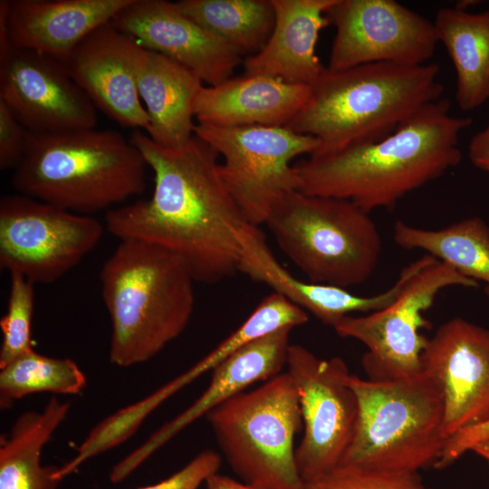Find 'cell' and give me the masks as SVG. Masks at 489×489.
I'll list each match as a JSON object with an SVG mask.
<instances>
[{
  "label": "cell",
  "instance_id": "6da1fadb",
  "mask_svg": "<svg viewBox=\"0 0 489 489\" xmlns=\"http://www.w3.org/2000/svg\"><path fill=\"white\" fill-rule=\"evenodd\" d=\"M129 140L154 173V190L149 199L108 210L105 229L169 250L195 282L212 284L238 272L250 223L221 177L218 153L195 134L173 149L140 129Z\"/></svg>",
  "mask_w": 489,
  "mask_h": 489
},
{
  "label": "cell",
  "instance_id": "7a4b0ae2",
  "mask_svg": "<svg viewBox=\"0 0 489 489\" xmlns=\"http://www.w3.org/2000/svg\"><path fill=\"white\" fill-rule=\"evenodd\" d=\"M450 108L442 97L379 141L299 161L298 190L346 199L369 213L393 207L461 162L460 134L473 120L451 115Z\"/></svg>",
  "mask_w": 489,
  "mask_h": 489
},
{
  "label": "cell",
  "instance_id": "3957f363",
  "mask_svg": "<svg viewBox=\"0 0 489 489\" xmlns=\"http://www.w3.org/2000/svg\"><path fill=\"white\" fill-rule=\"evenodd\" d=\"M440 68L375 62L323 71L309 98L285 126L314 137L320 147L310 157L381 140L426 104L443 97Z\"/></svg>",
  "mask_w": 489,
  "mask_h": 489
},
{
  "label": "cell",
  "instance_id": "277c9868",
  "mask_svg": "<svg viewBox=\"0 0 489 489\" xmlns=\"http://www.w3.org/2000/svg\"><path fill=\"white\" fill-rule=\"evenodd\" d=\"M100 279L111 322L109 355L117 366L150 360L189 322L195 280L182 259L162 246L120 240Z\"/></svg>",
  "mask_w": 489,
  "mask_h": 489
},
{
  "label": "cell",
  "instance_id": "5b68a950",
  "mask_svg": "<svg viewBox=\"0 0 489 489\" xmlns=\"http://www.w3.org/2000/svg\"><path fill=\"white\" fill-rule=\"evenodd\" d=\"M147 167L139 150L118 131H29L13 186L19 194L91 216L141 195Z\"/></svg>",
  "mask_w": 489,
  "mask_h": 489
},
{
  "label": "cell",
  "instance_id": "8992f818",
  "mask_svg": "<svg viewBox=\"0 0 489 489\" xmlns=\"http://www.w3.org/2000/svg\"><path fill=\"white\" fill-rule=\"evenodd\" d=\"M348 384L358 416L340 465L400 473L435 466L447 438L443 396L428 375L370 380L350 374Z\"/></svg>",
  "mask_w": 489,
  "mask_h": 489
},
{
  "label": "cell",
  "instance_id": "52a82bcc",
  "mask_svg": "<svg viewBox=\"0 0 489 489\" xmlns=\"http://www.w3.org/2000/svg\"><path fill=\"white\" fill-rule=\"evenodd\" d=\"M264 224L312 283L360 284L380 259L382 241L370 213L346 199L294 190L273 206Z\"/></svg>",
  "mask_w": 489,
  "mask_h": 489
},
{
  "label": "cell",
  "instance_id": "ba28073f",
  "mask_svg": "<svg viewBox=\"0 0 489 489\" xmlns=\"http://www.w3.org/2000/svg\"><path fill=\"white\" fill-rule=\"evenodd\" d=\"M206 418L228 465L244 482L261 489H302L294 448L302 417L287 371L234 396Z\"/></svg>",
  "mask_w": 489,
  "mask_h": 489
},
{
  "label": "cell",
  "instance_id": "9c48e42d",
  "mask_svg": "<svg viewBox=\"0 0 489 489\" xmlns=\"http://www.w3.org/2000/svg\"><path fill=\"white\" fill-rule=\"evenodd\" d=\"M194 134L223 157L219 171L247 221L259 226L287 193L298 190L292 161L312 156L320 143L314 137L287 127H219L196 124Z\"/></svg>",
  "mask_w": 489,
  "mask_h": 489
},
{
  "label": "cell",
  "instance_id": "30bf717a",
  "mask_svg": "<svg viewBox=\"0 0 489 489\" xmlns=\"http://www.w3.org/2000/svg\"><path fill=\"white\" fill-rule=\"evenodd\" d=\"M479 285L435 258L410 280L391 304L362 316L349 315L333 329L339 336L366 346L361 364L369 379L410 378L423 371L422 354L429 338L421 330L430 326L424 313L438 293L451 286Z\"/></svg>",
  "mask_w": 489,
  "mask_h": 489
},
{
  "label": "cell",
  "instance_id": "8fae6325",
  "mask_svg": "<svg viewBox=\"0 0 489 489\" xmlns=\"http://www.w3.org/2000/svg\"><path fill=\"white\" fill-rule=\"evenodd\" d=\"M95 217L22 195L0 201V266L35 283H52L78 265L100 243Z\"/></svg>",
  "mask_w": 489,
  "mask_h": 489
},
{
  "label": "cell",
  "instance_id": "7c38bea8",
  "mask_svg": "<svg viewBox=\"0 0 489 489\" xmlns=\"http://www.w3.org/2000/svg\"><path fill=\"white\" fill-rule=\"evenodd\" d=\"M286 367L299 394L303 436L295 461L305 482L340 465L354 432L358 400L340 357L321 359L302 345L291 344Z\"/></svg>",
  "mask_w": 489,
  "mask_h": 489
},
{
  "label": "cell",
  "instance_id": "4fadbf2b",
  "mask_svg": "<svg viewBox=\"0 0 489 489\" xmlns=\"http://www.w3.org/2000/svg\"><path fill=\"white\" fill-rule=\"evenodd\" d=\"M325 14L335 28L330 71L426 64L439 43L433 22L394 0H335Z\"/></svg>",
  "mask_w": 489,
  "mask_h": 489
},
{
  "label": "cell",
  "instance_id": "5bb4252c",
  "mask_svg": "<svg viewBox=\"0 0 489 489\" xmlns=\"http://www.w3.org/2000/svg\"><path fill=\"white\" fill-rule=\"evenodd\" d=\"M422 364L442 393L447 439L489 420V330L450 319L428 339Z\"/></svg>",
  "mask_w": 489,
  "mask_h": 489
},
{
  "label": "cell",
  "instance_id": "9a60e30c",
  "mask_svg": "<svg viewBox=\"0 0 489 489\" xmlns=\"http://www.w3.org/2000/svg\"><path fill=\"white\" fill-rule=\"evenodd\" d=\"M0 99L32 132L93 129L97 109L64 65L42 53L12 48L0 62Z\"/></svg>",
  "mask_w": 489,
  "mask_h": 489
},
{
  "label": "cell",
  "instance_id": "2e32d148",
  "mask_svg": "<svg viewBox=\"0 0 489 489\" xmlns=\"http://www.w3.org/2000/svg\"><path fill=\"white\" fill-rule=\"evenodd\" d=\"M145 49L106 23L86 36L62 63L95 108L118 124L149 129L138 91V72Z\"/></svg>",
  "mask_w": 489,
  "mask_h": 489
},
{
  "label": "cell",
  "instance_id": "e0dca14e",
  "mask_svg": "<svg viewBox=\"0 0 489 489\" xmlns=\"http://www.w3.org/2000/svg\"><path fill=\"white\" fill-rule=\"evenodd\" d=\"M148 51L164 54L213 86L233 76L242 57L184 14L175 2L131 0L110 21Z\"/></svg>",
  "mask_w": 489,
  "mask_h": 489
},
{
  "label": "cell",
  "instance_id": "ac0fdd59",
  "mask_svg": "<svg viewBox=\"0 0 489 489\" xmlns=\"http://www.w3.org/2000/svg\"><path fill=\"white\" fill-rule=\"evenodd\" d=\"M292 328H283L242 347L212 370L206 390L191 406L164 424L140 446L118 462L110 473L117 484L126 479L154 452L201 417L255 382L266 381L286 366Z\"/></svg>",
  "mask_w": 489,
  "mask_h": 489
},
{
  "label": "cell",
  "instance_id": "d6986e66",
  "mask_svg": "<svg viewBox=\"0 0 489 489\" xmlns=\"http://www.w3.org/2000/svg\"><path fill=\"white\" fill-rule=\"evenodd\" d=\"M242 244L238 272L268 285L273 292L331 327L351 313H370L386 308L400 295L419 270L417 264L410 263L402 269L391 287L379 294L361 296L345 288L296 278L277 261L257 225L250 224L247 226Z\"/></svg>",
  "mask_w": 489,
  "mask_h": 489
},
{
  "label": "cell",
  "instance_id": "ffe728a7",
  "mask_svg": "<svg viewBox=\"0 0 489 489\" xmlns=\"http://www.w3.org/2000/svg\"><path fill=\"white\" fill-rule=\"evenodd\" d=\"M131 0H9L13 48L63 63L92 31L110 22Z\"/></svg>",
  "mask_w": 489,
  "mask_h": 489
},
{
  "label": "cell",
  "instance_id": "44dd1931",
  "mask_svg": "<svg viewBox=\"0 0 489 489\" xmlns=\"http://www.w3.org/2000/svg\"><path fill=\"white\" fill-rule=\"evenodd\" d=\"M311 86L244 74L203 86L194 104L198 124L285 127L302 109Z\"/></svg>",
  "mask_w": 489,
  "mask_h": 489
},
{
  "label": "cell",
  "instance_id": "7402d4cb",
  "mask_svg": "<svg viewBox=\"0 0 489 489\" xmlns=\"http://www.w3.org/2000/svg\"><path fill=\"white\" fill-rule=\"evenodd\" d=\"M274 25L257 53L243 61L244 74L264 75L311 86L324 67L316 53L321 31L330 25L327 10L335 0H271Z\"/></svg>",
  "mask_w": 489,
  "mask_h": 489
},
{
  "label": "cell",
  "instance_id": "603a6c76",
  "mask_svg": "<svg viewBox=\"0 0 489 489\" xmlns=\"http://www.w3.org/2000/svg\"><path fill=\"white\" fill-rule=\"evenodd\" d=\"M191 70L145 49L138 72V91L149 118L146 133L157 144L177 148L194 136V104L204 86Z\"/></svg>",
  "mask_w": 489,
  "mask_h": 489
},
{
  "label": "cell",
  "instance_id": "cb8c5ba5",
  "mask_svg": "<svg viewBox=\"0 0 489 489\" xmlns=\"http://www.w3.org/2000/svg\"><path fill=\"white\" fill-rule=\"evenodd\" d=\"M433 23L455 71L458 107L467 111L482 106L489 100V10L443 7Z\"/></svg>",
  "mask_w": 489,
  "mask_h": 489
},
{
  "label": "cell",
  "instance_id": "d4e9b609",
  "mask_svg": "<svg viewBox=\"0 0 489 489\" xmlns=\"http://www.w3.org/2000/svg\"><path fill=\"white\" fill-rule=\"evenodd\" d=\"M70 402L49 399L41 412L21 414L8 436H1L0 489H56V466H43V446L66 418Z\"/></svg>",
  "mask_w": 489,
  "mask_h": 489
},
{
  "label": "cell",
  "instance_id": "484cf974",
  "mask_svg": "<svg viewBox=\"0 0 489 489\" xmlns=\"http://www.w3.org/2000/svg\"><path fill=\"white\" fill-rule=\"evenodd\" d=\"M395 243L408 250L425 251L462 275L480 283L489 296V225L468 217L438 229H426L397 221Z\"/></svg>",
  "mask_w": 489,
  "mask_h": 489
},
{
  "label": "cell",
  "instance_id": "4316f807",
  "mask_svg": "<svg viewBox=\"0 0 489 489\" xmlns=\"http://www.w3.org/2000/svg\"><path fill=\"white\" fill-rule=\"evenodd\" d=\"M175 4L241 57L260 52L274 25L271 0H180Z\"/></svg>",
  "mask_w": 489,
  "mask_h": 489
},
{
  "label": "cell",
  "instance_id": "83f0119b",
  "mask_svg": "<svg viewBox=\"0 0 489 489\" xmlns=\"http://www.w3.org/2000/svg\"><path fill=\"white\" fill-rule=\"evenodd\" d=\"M85 386L86 377L73 360L33 350L0 368V408H9L15 400L40 392L76 395Z\"/></svg>",
  "mask_w": 489,
  "mask_h": 489
},
{
  "label": "cell",
  "instance_id": "f1b7e54d",
  "mask_svg": "<svg viewBox=\"0 0 489 489\" xmlns=\"http://www.w3.org/2000/svg\"><path fill=\"white\" fill-rule=\"evenodd\" d=\"M34 286L23 275L10 273L7 311L0 321L3 334L0 368L34 350L31 337L34 310Z\"/></svg>",
  "mask_w": 489,
  "mask_h": 489
},
{
  "label": "cell",
  "instance_id": "f546056e",
  "mask_svg": "<svg viewBox=\"0 0 489 489\" xmlns=\"http://www.w3.org/2000/svg\"><path fill=\"white\" fill-rule=\"evenodd\" d=\"M302 489H436L427 485L419 473L385 472L340 465L303 483Z\"/></svg>",
  "mask_w": 489,
  "mask_h": 489
},
{
  "label": "cell",
  "instance_id": "4dcf8cb0",
  "mask_svg": "<svg viewBox=\"0 0 489 489\" xmlns=\"http://www.w3.org/2000/svg\"><path fill=\"white\" fill-rule=\"evenodd\" d=\"M220 465V455L206 449L166 479L138 489H198L210 475L218 472Z\"/></svg>",
  "mask_w": 489,
  "mask_h": 489
},
{
  "label": "cell",
  "instance_id": "1f68e13d",
  "mask_svg": "<svg viewBox=\"0 0 489 489\" xmlns=\"http://www.w3.org/2000/svg\"><path fill=\"white\" fill-rule=\"evenodd\" d=\"M28 129L0 99V168H14L20 162L26 149Z\"/></svg>",
  "mask_w": 489,
  "mask_h": 489
},
{
  "label": "cell",
  "instance_id": "d6a6232c",
  "mask_svg": "<svg viewBox=\"0 0 489 489\" xmlns=\"http://www.w3.org/2000/svg\"><path fill=\"white\" fill-rule=\"evenodd\" d=\"M489 438V420L462 429L450 436L435 468L443 469L455 463L466 452Z\"/></svg>",
  "mask_w": 489,
  "mask_h": 489
},
{
  "label": "cell",
  "instance_id": "836d02e7",
  "mask_svg": "<svg viewBox=\"0 0 489 489\" xmlns=\"http://www.w3.org/2000/svg\"><path fill=\"white\" fill-rule=\"evenodd\" d=\"M468 158L475 168L489 176V121L484 129L471 139Z\"/></svg>",
  "mask_w": 489,
  "mask_h": 489
},
{
  "label": "cell",
  "instance_id": "e575fe53",
  "mask_svg": "<svg viewBox=\"0 0 489 489\" xmlns=\"http://www.w3.org/2000/svg\"><path fill=\"white\" fill-rule=\"evenodd\" d=\"M206 489H261L245 482H239L217 473L210 475L206 483Z\"/></svg>",
  "mask_w": 489,
  "mask_h": 489
},
{
  "label": "cell",
  "instance_id": "d590c367",
  "mask_svg": "<svg viewBox=\"0 0 489 489\" xmlns=\"http://www.w3.org/2000/svg\"><path fill=\"white\" fill-rule=\"evenodd\" d=\"M9 8V0L0 1V62H3L12 50L10 43L7 14Z\"/></svg>",
  "mask_w": 489,
  "mask_h": 489
},
{
  "label": "cell",
  "instance_id": "8d00e7d4",
  "mask_svg": "<svg viewBox=\"0 0 489 489\" xmlns=\"http://www.w3.org/2000/svg\"><path fill=\"white\" fill-rule=\"evenodd\" d=\"M472 451L489 463V438L476 445Z\"/></svg>",
  "mask_w": 489,
  "mask_h": 489
}]
</instances>
